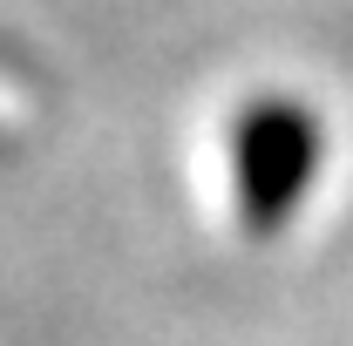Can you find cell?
<instances>
[{
    "instance_id": "obj_1",
    "label": "cell",
    "mask_w": 353,
    "mask_h": 346,
    "mask_svg": "<svg viewBox=\"0 0 353 346\" xmlns=\"http://www.w3.org/2000/svg\"><path fill=\"white\" fill-rule=\"evenodd\" d=\"M231 163H238V211H245V231H279L285 217L299 211V197L312 190V170H319V123L312 109L272 95V102H252L245 123L231 136Z\"/></svg>"
}]
</instances>
